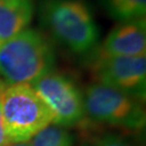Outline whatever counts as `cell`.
Returning <instances> with one entry per match:
<instances>
[{
  "label": "cell",
  "instance_id": "1",
  "mask_svg": "<svg viewBox=\"0 0 146 146\" xmlns=\"http://www.w3.org/2000/svg\"><path fill=\"white\" fill-rule=\"evenodd\" d=\"M39 17L54 40L74 53H87L99 41V27L80 0H41Z\"/></svg>",
  "mask_w": 146,
  "mask_h": 146
},
{
  "label": "cell",
  "instance_id": "2",
  "mask_svg": "<svg viewBox=\"0 0 146 146\" xmlns=\"http://www.w3.org/2000/svg\"><path fill=\"white\" fill-rule=\"evenodd\" d=\"M54 63L52 44L35 29L26 28L0 43V77L9 86L31 84L50 73Z\"/></svg>",
  "mask_w": 146,
  "mask_h": 146
},
{
  "label": "cell",
  "instance_id": "3",
  "mask_svg": "<svg viewBox=\"0 0 146 146\" xmlns=\"http://www.w3.org/2000/svg\"><path fill=\"white\" fill-rule=\"evenodd\" d=\"M1 116L9 142H28L53 123V115L28 84L7 86L0 95Z\"/></svg>",
  "mask_w": 146,
  "mask_h": 146
},
{
  "label": "cell",
  "instance_id": "4",
  "mask_svg": "<svg viewBox=\"0 0 146 146\" xmlns=\"http://www.w3.org/2000/svg\"><path fill=\"white\" fill-rule=\"evenodd\" d=\"M84 115L106 125L131 130L142 129L145 113L141 101L106 84H90L84 94Z\"/></svg>",
  "mask_w": 146,
  "mask_h": 146
},
{
  "label": "cell",
  "instance_id": "5",
  "mask_svg": "<svg viewBox=\"0 0 146 146\" xmlns=\"http://www.w3.org/2000/svg\"><path fill=\"white\" fill-rule=\"evenodd\" d=\"M31 86L52 113L53 123L64 128L84 120V95L70 78L51 70Z\"/></svg>",
  "mask_w": 146,
  "mask_h": 146
},
{
  "label": "cell",
  "instance_id": "6",
  "mask_svg": "<svg viewBox=\"0 0 146 146\" xmlns=\"http://www.w3.org/2000/svg\"><path fill=\"white\" fill-rule=\"evenodd\" d=\"M94 72L100 84L110 86L144 101L146 90V56H116L94 62Z\"/></svg>",
  "mask_w": 146,
  "mask_h": 146
},
{
  "label": "cell",
  "instance_id": "7",
  "mask_svg": "<svg viewBox=\"0 0 146 146\" xmlns=\"http://www.w3.org/2000/svg\"><path fill=\"white\" fill-rule=\"evenodd\" d=\"M145 17L122 22L111 29L98 49L94 62L116 56H134L145 54Z\"/></svg>",
  "mask_w": 146,
  "mask_h": 146
},
{
  "label": "cell",
  "instance_id": "8",
  "mask_svg": "<svg viewBox=\"0 0 146 146\" xmlns=\"http://www.w3.org/2000/svg\"><path fill=\"white\" fill-rule=\"evenodd\" d=\"M34 9L33 0H0V43L26 29Z\"/></svg>",
  "mask_w": 146,
  "mask_h": 146
},
{
  "label": "cell",
  "instance_id": "9",
  "mask_svg": "<svg viewBox=\"0 0 146 146\" xmlns=\"http://www.w3.org/2000/svg\"><path fill=\"white\" fill-rule=\"evenodd\" d=\"M110 17L120 22H129L145 17L146 0H103Z\"/></svg>",
  "mask_w": 146,
  "mask_h": 146
},
{
  "label": "cell",
  "instance_id": "10",
  "mask_svg": "<svg viewBox=\"0 0 146 146\" xmlns=\"http://www.w3.org/2000/svg\"><path fill=\"white\" fill-rule=\"evenodd\" d=\"M31 146H73V135L61 125H47L29 140Z\"/></svg>",
  "mask_w": 146,
  "mask_h": 146
},
{
  "label": "cell",
  "instance_id": "11",
  "mask_svg": "<svg viewBox=\"0 0 146 146\" xmlns=\"http://www.w3.org/2000/svg\"><path fill=\"white\" fill-rule=\"evenodd\" d=\"M90 146H131L128 142L116 135H107Z\"/></svg>",
  "mask_w": 146,
  "mask_h": 146
},
{
  "label": "cell",
  "instance_id": "12",
  "mask_svg": "<svg viewBox=\"0 0 146 146\" xmlns=\"http://www.w3.org/2000/svg\"><path fill=\"white\" fill-rule=\"evenodd\" d=\"M7 143H9V141H8L7 134H5V125H3L2 116H1V106H0V146H5Z\"/></svg>",
  "mask_w": 146,
  "mask_h": 146
},
{
  "label": "cell",
  "instance_id": "13",
  "mask_svg": "<svg viewBox=\"0 0 146 146\" xmlns=\"http://www.w3.org/2000/svg\"><path fill=\"white\" fill-rule=\"evenodd\" d=\"M5 146H31L29 141L28 142H9Z\"/></svg>",
  "mask_w": 146,
  "mask_h": 146
},
{
  "label": "cell",
  "instance_id": "14",
  "mask_svg": "<svg viewBox=\"0 0 146 146\" xmlns=\"http://www.w3.org/2000/svg\"><path fill=\"white\" fill-rule=\"evenodd\" d=\"M5 87H7V86H5V81H3V80H0V95L3 92V90H5Z\"/></svg>",
  "mask_w": 146,
  "mask_h": 146
}]
</instances>
